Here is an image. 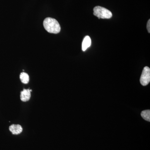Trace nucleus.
Instances as JSON below:
<instances>
[{
    "mask_svg": "<svg viewBox=\"0 0 150 150\" xmlns=\"http://www.w3.org/2000/svg\"><path fill=\"white\" fill-rule=\"evenodd\" d=\"M43 25L46 31L50 33L57 34L61 31L60 24L55 19L47 18L44 19Z\"/></svg>",
    "mask_w": 150,
    "mask_h": 150,
    "instance_id": "nucleus-1",
    "label": "nucleus"
},
{
    "mask_svg": "<svg viewBox=\"0 0 150 150\" xmlns=\"http://www.w3.org/2000/svg\"><path fill=\"white\" fill-rule=\"evenodd\" d=\"M93 15L99 19H109L112 17V13L110 11L100 6L94 8Z\"/></svg>",
    "mask_w": 150,
    "mask_h": 150,
    "instance_id": "nucleus-2",
    "label": "nucleus"
},
{
    "mask_svg": "<svg viewBox=\"0 0 150 150\" xmlns=\"http://www.w3.org/2000/svg\"><path fill=\"white\" fill-rule=\"evenodd\" d=\"M140 83L143 86L147 85L150 81V69L149 67L144 68L140 78Z\"/></svg>",
    "mask_w": 150,
    "mask_h": 150,
    "instance_id": "nucleus-3",
    "label": "nucleus"
},
{
    "mask_svg": "<svg viewBox=\"0 0 150 150\" xmlns=\"http://www.w3.org/2000/svg\"><path fill=\"white\" fill-rule=\"evenodd\" d=\"M31 91H32V90H30L29 89H24L23 91H21L20 98L22 101L23 102H26V101H28L31 97Z\"/></svg>",
    "mask_w": 150,
    "mask_h": 150,
    "instance_id": "nucleus-4",
    "label": "nucleus"
},
{
    "mask_svg": "<svg viewBox=\"0 0 150 150\" xmlns=\"http://www.w3.org/2000/svg\"><path fill=\"white\" fill-rule=\"evenodd\" d=\"M9 129L13 135H18L20 134L23 131L22 127L19 124H12L10 126Z\"/></svg>",
    "mask_w": 150,
    "mask_h": 150,
    "instance_id": "nucleus-5",
    "label": "nucleus"
},
{
    "mask_svg": "<svg viewBox=\"0 0 150 150\" xmlns=\"http://www.w3.org/2000/svg\"><path fill=\"white\" fill-rule=\"evenodd\" d=\"M91 44V40L90 37L88 35L85 36L84 38L82 44V49L83 51H85L89 47H90Z\"/></svg>",
    "mask_w": 150,
    "mask_h": 150,
    "instance_id": "nucleus-6",
    "label": "nucleus"
},
{
    "mask_svg": "<svg viewBox=\"0 0 150 150\" xmlns=\"http://www.w3.org/2000/svg\"><path fill=\"white\" fill-rule=\"evenodd\" d=\"M20 79L23 83L27 84L29 82V77L27 73L22 72L20 75Z\"/></svg>",
    "mask_w": 150,
    "mask_h": 150,
    "instance_id": "nucleus-7",
    "label": "nucleus"
},
{
    "mask_svg": "<svg viewBox=\"0 0 150 150\" xmlns=\"http://www.w3.org/2000/svg\"><path fill=\"white\" fill-rule=\"evenodd\" d=\"M142 118L146 121H150V110H144L141 113Z\"/></svg>",
    "mask_w": 150,
    "mask_h": 150,
    "instance_id": "nucleus-8",
    "label": "nucleus"
},
{
    "mask_svg": "<svg viewBox=\"0 0 150 150\" xmlns=\"http://www.w3.org/2000/svg\"><path fill=\"white\" fill-rule=\"evenodd\" d=\"M147 29L148 32L150 33V19L148 21L147 24Z\"/></svg>",
    "mask_w": 150,
    "mask_h": 150,
    "instance_id": "nucleus-9",
    "label": "nucleus"
}]
</instances>
